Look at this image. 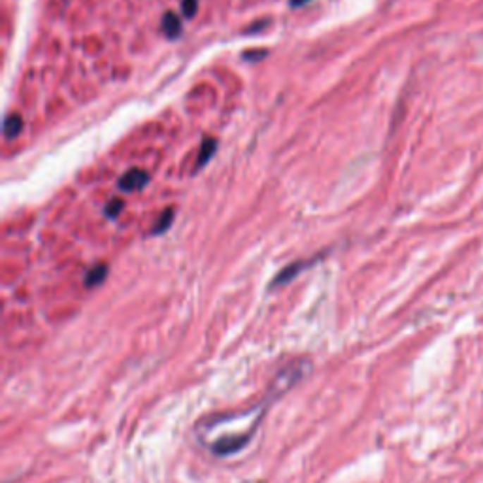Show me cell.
Here are the masks:
<instances>
[{
	"instance_id": "obj_1",
	"label": "cell",
	"mask_w": 483,
	"mask_h": 483,
	"mask_svg": "<svg viewBox=\"0 0 483 483\" xmlns=\"http://www.w3.org/2000/svg\"><path fill=\"white\" fill-rule=\"evenodd\" d=\"M250 436H251V432H247V434H236V436H225V438H221V440H217V442L212 446V451H214L217 457L233 455L247 446Z\"/></svg>"
},
{
	"instance_id": "obj_2",
	"label": "cell",
	"mask_w": 483,
	"mask_h": 483,
	"mask_svg": "<svg viewBox=\"0 0 483 483\" xmlns=\"http://www.w3.org/2000/svg\"><path fill=\"white\" fill-rule=\"evenodd\" d=\"M147 180H149V178H147V174L144 170H128L127 174L119 180V189L127 192L138 191V189H142V187L146 185Z\"/></svg>"
},
{
	"instance_id": "obj_3",
	"label": "cell",
	"mask_w": 483,
	"mask_h": 483,
	"mask_svg": "<svg viewBox=\"0 0 483 483\" xmlns=\"http://www.w3.org/2000/svg\"><path fill=\"white\" fill-rule=\"evenodd\" d=\"M21 128H23V119L18 114H12V116L6 117V121H4V136H6L8 140L16 138L21 133Z\"/></svg>"
},
{
	"instance_id": "obj_4",
	"label": "cell",
	"mask_w": 483,
	"mask_h": 483,
	"mask_svg": "<svg viewBox=\"0 0 483 483\" xmlns=\"http://www.w3.org/2000/svg\"><path fill=\"white\" fill-rule=\"evenodd\" d=\"M163 29H164V32H166V36H169V38H176V36H180V32H181L180 18H178L176 13L169 12L163 18Z\"/></svg>"
},
{
	"instance_id": "obj_5",
	"label": "cell",
	"mask_w": 483,
	"mask_h": 483,
	"mask_svg": "<svg viewBox=\"0 0 483 483\" xmlns=\"http://www.w3.org/2000/svg\"><path fill=\"white\" fill-rule=\"evenodd\" d=\"M106 276H108V268H106L104 264H99V267L91 268L87 274V278H85V286L87 287L100 286V283L106 280Z\"/></svg>"
},
{
	"instance_id": "obj_6",
	"label": "cell",
	"mask_w": 483,
	"mask_h": 483,
	"mask_svg": "<svg viewBox=\"0 0 483 483\" xmlns=\"http://www.w3.org/2000/svg\"><path fill=\"white\" fill-rule=\"evenodd\" d=\"M216 147H217L216 140H212V138H206V140H204L202 147H200V155H198V169L210 161L212 155L216 153Z\"/></svg>"
},
{
	"instance_id": "obj_7",
	"label": "cell",
	"mask_w": 483,
	"mask_h": 483,
	"mask_svg": "<svg viewBox=\"0 0 483 483\" xmlns=\"http://www.w3.org/2000/svg\"><path fill=\"white\" fill-rule=\"evenodd\" d=\"M304 264L306 262H295L293 267H289V268H286V270H281V274L276 278V281H274V287L276 286H281V283H286V281H291L295 276H297L300 270L304 268Z\"/></svg>"
},
{
	"instance_id": "obj_8",
	"label": "cell",
	"mask_w": 483,
	"mask_h": 483,
	"mask_svg": "<svg viewBox=\"0 0 483 483\" xmlns=\"http://www.w3.org/2000/svg\"><path fill=\"white\" fill-rule=\"evenodd\" d=\"M172 219H174V210H164L163 214H161V217H159V223L155 225V228H153V233H164V231L172 225Z\"/></svg>"
},
{
	"instance_id": "obj_9",
	"label": "cell",
	"mask_w": 483,
	"mask_h": 483,
	"mask_svg": "<svg viewBox=\"0 0 483 483\" xmlns=\"http://www.w3.org/2000/svg\"><path fill=\"white\" fill-rule=\"evenodd\" d=\"M198 0H183V2H181V12L185 13V18H195Z\"/></svg>"
},
{
	"instance_id": "obj_10",
	"label": "cell",
	"mask_w": 483,
	"mask_h": 483,
	"mask_svg": "<svg viewBox=\"0 0 483 483\" xmlns=\"http://www.w3.org/2000/svg\"><path fill=\"white\" fill-rule=\"evenodd\" d=\"M121 210H123V200H119V198H114V200L110 202V206L106 208V216L116 217Z\"/></svg>"
},
{
	"instance_id": "obj_11",
	"label": "cell",
	"mask_w": 483,
	"mask_h": 483,
	"mask_svg": "<svg viewBox=\"0 0 483 483\" xmlns=\"http://www.w3.org/2000/svg\"><path fill=\"white\" fill-rule=\"evenodd\" d=\"M310 0H291V6L293 8H300L304 6V4H308Z\"/></svg>"
}]
</instances>
